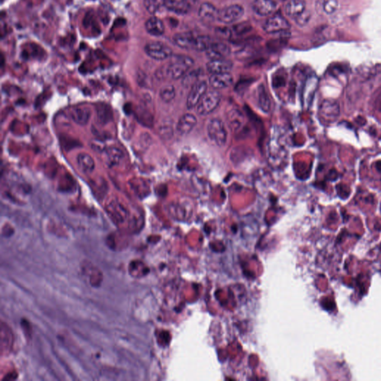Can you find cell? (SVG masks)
<instances>
[{
  "label": "cell",
  "instance_id": "29",
  "mask_svg": "<svg viewBox=\"0 0 381 381\" xmlns=\"http://www.w3.org/2000/svg\"><path fill=\"white\" fill-rule=\"evenodd\" d=\"M176 96V90L174 86L166 85L163 87L159 91V97L163 102L169 103L174 99Z\"/></svg>",
  "mask_w": 381,
  "mask_h": 381
},
{
  "label": "cell",
  "instance_id": "12",
  "mask_svg": "<svg viewBox=\"0 0 381 381\" xmlns=\"http://www.w3.org/2000/svg\"><path fill=\"white\" fill-rule=\"evenodd\" d=\"M69 116L77 125H87L91 117V110L86 106H77L69 110Z\"/></svg>",
  "mask_w": 381,
  "mask_h": 381
},
{
  "label": "cell",
  "instance_id": "4",
  "mask_svg": "<svg viewBox=\"0 0 381 381\" xmlns=\"http://www.w3.org/2000/svg\"><path fill=\"white\" fill-rule=\"evenodd\" d=\"M288 153L278 142L272 140L268 147V157L270 165L275 168H281L286 163Z\"/></svg>",
  "mask_w": 381,
  "mask_h": 381
},
{
  "label": "cell",
  "instance_id": "35",
  "mask_svg": "<svg viewBox=\"0 0 381 381\" xmlns=\"http://www.w3.org/2000/svg\"><path fill=\"white\" fill-rule=\"evenodd\" d=\"M310 19V14L309 13L307 12L306 11H305L303 14H302L301 15L298 16V17L296 18V23H298V25H300V26H303V25L306 24L307 23H308V21H309Z\"/></svg>",
  "mask_w": 381,
  "mask_h": 381
},
{
  "label": "cell",
  "instance_id": "34",
  "mask_svg": "<svg viewBox=\"0 0 381 381\" xmlns=\"http://www.w3.org/2000/svg\"><path fill=\"white\" fill-rule=\"evenodd\" d=\"M159 134L164 138H171L173 135L172 128L169 125H163L159 128Z\"/></svg>",
  "mask_w": 381,
  "mask_h": 381
},
{
  "label": "cell",
  "instance_id": "32",
  "mask_svg": "<svg viewBox=\"0 0 381 381\" xmlns=\"http://www.w3.org/2000/svg\"><path fill=\"white\" fill-rule=\"evenodd\" d=\"M199 73L197 71L194 72H190V73L186 74L184 77H183V84L186 87H192L194 84L197 83L199 82L198 77Z\"/></svg>",
  "mask_w": 381,
  "mask_h": 381
},
{
  "label": "cell",
  "instance_id": "22",
  "mask_svg": "<svg viewBox=\"0 0 381 381\" xmlns=\"http://www.w3.org/2000/svg\"><path fill=\"white\" fill-rule=\"evenodd\" d=\"M219 11L213 5L209 3H204L201 5L199 9V16L206 21H215L218 17Z\"/></svg>",
  "mask_w": 381,
  "mask_h": 381
},
{
  "label": "cell",
  "instance_id": "33",
  "mask_svg": "<svg viewBox=\"0 0 381 381\" xmlns=\"http://www.w3.org/2000/svg\"><path fill=\"white\" fill-rule=\"evenodd\" d=\"M339 6L338 0H324L323 9L328 14H333L336 12Z\"/></svg>",
  "mask_w": 381,
  "mask_h": 381
},
{
  "label": "cell",
  "instance_id": "27",
  "mask_svg": "<svg viewBox=\"0 0 381 381\" xmlns=\"http://www.w3.org/2000/svg\"><path fill=\"white\" fill-rule=\"evenodd\" d=\"M130 188L138 197H144L148 194V187L144 181L140 179H134L130 182Z\"/></svg>",
  "mask_w": 381,
  "mask_h": 381
},
{
  "label": "cell",
  "instance_id": "18",
  "mask_svg": "<svg viewBox=\"0 0 381 381\" xmlns=\"http://www.w3.org/2000/svg\"><path fill=\"white\" fill-rule=\"evenodd\" d=\"M196 38L191 33H179L174 35V41L176 46L186 49H195Z\"/></svg>",
  "mask_w": 381,
  "mask_h": 381
},
{
  "label": "cell",
  "instance_id": "17",
  "mask_svg": "<svg viewBox=\"0 0 381 381\" xmlns=\"http://www.w3.org/2000/svg\"><path fill=\"white\" fill-rule=\"evenodd\" d=\"M193 0H165V6L176 14H187L192 7Z\"/></svg>",
  "mask_w": 381,
  "mask_h": 381
},
{
  "label": "cell",
  "instance_id": "2",
  "mask_svg": "<svg viewBox=\"0 0 381 381\" xmlns=\"http://www.w3.org/2000/svg\"><path fill=\"white\" fill-rule=\"evenodd\" d=\"M207 133L211 141L217 146L223 147L227 143V129L220 118H214L209 121L207 125Z\"/></svg>",
  "mask_w": 381,
  "mask_h": 381
},
{
  "label": "cell",
  "instance_id": "25",
  "mask_svg": "<svg viewBox=\"0 0 381 381\" xmlns=\"http://www.w3.org/2000/svg\"><path fill=\"white\" fill-rule=\"evenodd\" d=\"M258 101L260 110L265 113H268L271 107V101L263 85L258 87Z\"/></svg>",
  "mask_w": 381,
  "mask_h": 381
},
{
  "label": "cell",
  "instance_id": "16",
  "mask_svg": "<svg viewBox=\"0 0 381 381\" xmlns=\"http://www.w3.org/2000/svg\"><path fill=\"white\" fill-rule=\"evenodd\" d=\"M233 83V77L229 72L213 74L209 77V84L214 90L227 88Z\"/></svg>",
  "mask_w": 381,
  "mask_h": 381
},
{
  "label": "cell",
  "instance_id": "6",
  "mask_svg": "<svg viewBox=\"0 0 381 381\" xmlns=\"http://www.w3.org/2000/svg\"><path fill=\"white\" fill-rule=\"evenodd\" d=\"M288 21L280 14H275L267 19L264 25V30L268 34H276L290 29Z\"/></svg>",
  "mask_w": 381,
  "mask_h": 381
},
{
  "label": "cell",
  "instance_id": "13",
  "mask_svg": "<svg viewBox=\"0 0 381 381\" xmlns=\"http://www.w3.org/2000/svg\"><path fill=\"white\" fill-rule=\"evenodd\" d=\"M206 52L210 61L219 60L225 59L230 54V48L224 43H212Z\"/></svg>",
  "mask_w": 381,
  "mask_h": 381
},
{
  "label": "cell",
  "instance_id": "31",
  "mask_svg": "<svg viewBox=\"0 0 381 381\" xmlns=\"http://www.w3.org/2000/svg\"><path fill=\"white\" fill-rule=\"evenodd\" d=\"M212 43L211 39L207 36H197L194 49L197 51H206Z\"/></svg>",
  "mask_w": 381,
  "mask_h": 381
},
{
  "label": "cell",
  "instance_id": "15",
  "mask_svg": "<svg viewBox=\"0 0 381 381\" xmlns=\"http://www.w3.org/2000/svg\"><path fill=\"white\" fill-rule=\"evenodd\" d=\"M232 67H233V64L230 61L226 60V59L211 60L206 66L208 72L212 75L227 73L232 70Z\"/></svg>",
  "mask_w": 381,
  "mask_h": 381
},
{
  "label": "cell",
  "instance_id": "36",
  "mask_svg": "<svg viewBox=\"0 0 381 381\" xmlns=\"http://www.w3.org/2000/svg\"><path fill=\"white\" fill-rule=\"evenodd\" d=\"M216 31H217V34H218L219 37H222V38L227 39L230 37V30L227 28L217 29Z\"/></svg>",
  "mask_w": 381,
  "mask_h": 381
},
{
  "label": "cell",
  "instance_id": "8",
  "mask_svg": "<svg viewBox=\"0 0 381 381\" xmlns=\"http://www.w3.org/2000/svg\"><path fill=\"white\" fill-rule=\"evenodd\" d=\"M244 9L239 5H232L219 11L217 19L221 23H232L236 22L243 16Z\"/></svg>",
  "mask_w": 381,
  "mask_h": 381
},
{
  "label": "cell",
  "instance_id": "9",
  "mask_svg": "<svg viewBox=\"0 0 381 381\" xmlns=\"http://www.w3.org/2000/svg\"><path fill=\"white\" fill-rule=\"evenodd\" d=\"M107 214L116 223L124 222L129 215L128 209L116 199H113L107 205Z\"/></svg>",
  "mask_w": 381,
  "mask_h": 381
},
{
  "label": "cell",
  "instance_id": "3",
  "mask_svg": "<svg viewBox=\"0 0 381 381\" xmlns=\"http://www.w3.org/2000/svg\"><path fill=\"white\" fill-rule=\"evenodd\" d=\"M221 98V94L217 90L206 92L196 106L197 113L200 115L210 114L218 107Z\"/></svg>",
  "mask_w": 381,
  "mask_h": 381
},
{
  "label": "cell",
  "instance_id": "11",
  "mask_svg": "<svg viewBox=\"0 0 381 381\" xmlns=\"http://www.w3.org/2000/svg\"><path fill=\"white\" fill-rule=\"evenodd\" d=\"M197 119L192 113H185L176 124V130L181 135L189 134L195 128Z\"/></svg>",
  "mask_w": 381,
  "mask_h": 381
},
{
  "label": "cell",
  "instance_id": "7",
  "mask_svg": "<svg viewBox=\"0 0 381 381\" xmlns=\"http://www.w3.org/2000/svg\"><path fill=\"white\" fill-rule=\"evenodd\" d=\"M207 83L204 81H199L191 87L190 92L186 101V107L188 109L191 110L197 106L199 100L207 92Z\"/></svg>",
  "mask_w": 381,
  "mask_h": 381
},
{
  "label": "cell",
  "instance_id": "14",
  "mask_svg": "<svg viewBox=\"0 0 381 381\" xmlns=\"http://www.w3.org/2000/svg\"><path fill=\"white\" fill-rule=\"evenodd\" d=\"M252 9L258 15L268 16L276 11L277 4L273 0H255Z\"/></svg>",
  "mask_w": 381,
  "mask_h": 381
},
{
  "label": "cell",
  "instance_id": "1",
  "mask_svg": "<svg viewBox=\"0 0 381 381\" xmlns=\"http://www.w3.org/2000/svg\"><path fill=\"white\" fill-rule=\"evenodd\" d=\"M194 61L188 56H176L171 64L161 69L156 74L158 78H170L172 80L183 77L187 74L189 69L194 65Z\"/></svg>",
  "mask_w": 381,
  "mask_h": 381
},
{
  "label": "cell",
  "instance_id": "28",
  "mask_svg": "<svg viewBox=\"0 0 381 381\" xmlns=\"http://www.w3.org/2000/svg\"><path fill=\"white\" fill-rule=\"evenodd\" d=\"M106 156L107 158V163L109 164L115 165L118 164L120 161L123 158V153L119 148H110L106 150Z\"/></svg>",
  "mask_w": 381,
  "mask_h": 381
},
{
  "label": "cell",
  "instance_id": "20",
  "mask_svg": "<svg viewBox=\"0 0 381 381\" xmlns=\"http://www.w3.org/2000/svg\"><path fill=\"white\" fill-rule=\"evenodd\" d=\"M147 32L155 37H159L165 32V26L163 21L156 16L149 18L145 23Z\"/></svg>",
  "mask_w": 381,
  "mask_h": 381
},
{
  "label": "cell",
  "instance_id": "19",
  "mask_svg": "<svg viewBox=\"0 0 381 381\" xmlns=\"http://www.w3.org/2000/svg\"><path fill=\"white\" fill-rule=\"evenodd\" d=\"M77 164L80 171L84 174H90L95 168L93 158L88 153H81L77 156Z\"/></svg>",
  "mask_w": 381,
  "mask_h": 381
},
{
  "label": "cell",
  "instance_id": "23",
  "mask_svg": "<svg viewBox=\"0 0 381 381\" xmlns=\"http://www.w3.org/2000/svg\"><path fill=\"white\" fill-rule=\"evenodd\" d=\"M306 4L304 0H290L286 6V14L293 19H296L305 11Z\"/></svg>",
  "mask_w": 381,
  "mask_h": 381
},
{
  "label": "cell",
  "instance_id": "24",
  "mask_svg": "<svg viewBox=\"0 0 381 381\" xmlns=\"http://www.w3.org/2000/svg\"><path fill=\"white\" fill-rule=\"evenodd\" d=\"M136 118L140 123L144 125L145 126H151L153 124V114L148 108L146 107L141 105L136 109Z\"/></svg>",
  "mask_w": 381,
  "mask_h": 381
},
{
  "label": "cell",
  "instance_id": "26",
  "mask_svg": "<svg viewBox=\"0 0 381 381\" xmlns=\"http://www.w3.org/2000/svg\"><path fill=\"white\" fill-rule=\"evenodd\" d=\"M97 120L101 125H106L110 122L113 117V112L111 108L107 105H98L96 108Z\"/></svg>",
  "mask_w": 381,
  "mask_h": 381
},
{
  "label": "cell",
  "instance_id": "21",
  "mask_svg": "<svg viewBox=\"0 0 381 381\" xmlns=\"http://www.w3.org/2000/svg\"><path fill=\"white\" fill-rule=\"evenodd\" d=\"M229 128L233 132L240 130L243 125L244 117L243 113L237 108L232 109L227 116Z\"/></svg>",
  "mask_w": 381,
  "mask_h": 381
},
{
  "label": "cell",
  "instance_id": "30",
  "mask_svg": "<svg viewBox=\"0 0 381 381\" xmlns=\"http://www.w3.org/2000/svg\"><path fill=\"white\" fill-rule=\"evenodd\" d=\"M143 3L146 11L149 14H154L165 6V0H144Z\"/></svg>",
  "mask_w": 381,
  "mask_h": 381
},
{
  "label": "cell",
  "instance_id": "5",
  "mask_svg": "<svg viewBox=\"0 0 381 381\" xmlns=\"http://www.w3.org/2000/svg\"><path fill=\"white\" fill-rule=\"evenodd\" d=\"M145 53L156 61H163L172 55V50L168 46L159 42L149 43L145 46Z\"/></svg>",
  "mask_w": 381,
  "mask_h": 381
},
{
  "label": "cell",
  "instance_id": "10",
  "mask_svg": "<svg viewBox=\"0 0 381 381\" xmlns=\"http://www.w3.org/2000/svg\"><path fill=\"white\" fill-rule=\"evenodd\" d=\"M339 115V106L335 101L326 100L319 109V117L323 122L332 123Z\"/></svg>",
  "mask_w": 381,
  "mask_h": 381
}]
</instances>
